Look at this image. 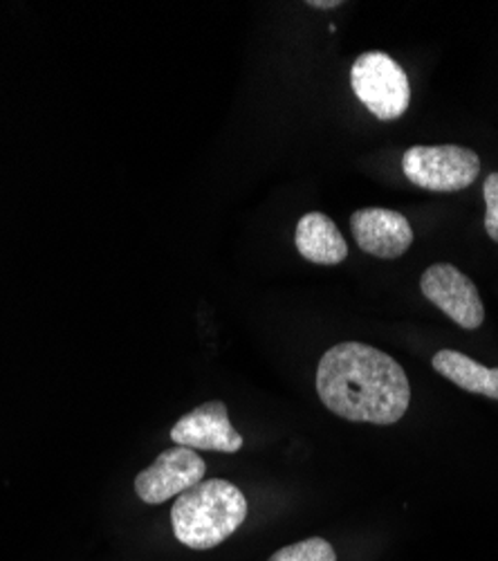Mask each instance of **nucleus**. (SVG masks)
<instances>
[{
  "label": "nucleus",
  "instance_id": "9",
  "mask_svg": "<svg viewBox=\"0 0 498 561\" xmlns=\"http://www.w3.org/2000/svg\"><path fill=\"white\" fill-rule=\"evenodd\" d=\"M297 252L314 265H339L348 256V245L335 220L322 211L301 216L294 231Z\"/></svg>",
  "mask_w": 498,
  "mask_h": 561
},
{
  "label": "nucleus",
  "instance_id": "3",
  "mask_svg": "<svg viewBox=\"0 0 498 561\" xmlns=\"http://www.w3.org/2000/svg\"><path fill=\"white\" fill-rule=\"evenodd\" d=\"M350 85L355 98L382 122H395L409 111V77L386 53L359 55L350 68Z\"/></svg>",
  "mask_w": 498,
  "mask_h": 561
},
{
  "label": "nucleus",
  "instance_id": "13",
  "mask_svg": "<svg viewBox=\"0 0 498 561\" xmlns=\"http://www.w3.org/2000/svg\"><path fill=\"white\" fill-rule=\"evenodd\" d=\"M308 8H316V10H335V8H341V0H308Z\"/></svg>",
  "mask_w": 498,
  "mask_h": 561
},
{
  "label": "nucleus",
  "instance_id": "12",
  "mask_svg": "<svg viewBox=\"0 0 498 561\" xmlns=\"http://www.w3.org/2000/svg\"><path fill=\"white\" fill-rule=\"evenodd\" d=\"M483 198H485V231L487 237L498 243V171L489 173L483 184Z\"/></svg>",
  "mask_w": 498,
  "mask_h": 561
},
{
  "label": "nucleus",
  "instance_id": "7",
  "mask_svg": "<svg viewBox=\"0 0 498 561\" xmlns=\"http://www.w3.org/2000/svg\"><path fill=\"white\" fill-rule=\"evenodd\" d=\"M171 440L194 451L236 454L243 449V436L232 427L230 411L220 400L205 402L179 417L171 430Z\"/></svg>",
  "mask_w": 498,
  "mask_h": 561
},
{
  "label": "nucleus",
  "instance_id": "8",
  "mask_svg": "<svg viewBox=\"0 0 498 561\" xmlns=\"http://www.w3.org/2000/svg\"><path fill=\"white\" fill-rule=\"evenodd\" d=\"M350 231L357 248L375 259H399L414 245L412 222L395 209H357L350 216Z\"/></svg>",
  "mask_w": 498,
  "mask_h": 561
},
{
  "label": "nucleus",
  "instance_id": "1",
  "mask_svg": "<svg viewBox=\"0 0 498 561\" xmlns=\"http://www.w3.org/2000/svg\"><path fill=\"white\" fill-rule=\"evenodd\" d=\"M316 396L348 423L395 425L412 404L404 368L384 351L344 342L326 351L316 366Z\"/></svg>",
  "mask_w": 498,
  "mask_h": 561
},
{
  "label": "nucleus",
  "instance_id": "5",
  "mask_svg": "<svg viewBox=\"0 0 498 561\" xmlns=\"http://www.w3.org/2000/svg\"><path fill=\"white\" fill-rule=\"evenodd\" d=\"M422 295L465 331H478L485 308L474 280L451 263H436L420 278Z\"/></svg>",
  "mask_w": 498,
  "mask_h": 561
},
{
  "label": "nucleus",
  "instance_id": "10",
  "mask_svg": "<svg viewBox=\"0 0 498 561\" xmlns=\"http://www.w3.org/2000/svg\"><path fill=\"white\" fill-rule=\"evenodd\" d=\"M431 366L449 382L459 389L489 400H498V368L483 366L459 351H438L431 359Z\"/></svg>",
  "mask_w": 498,
  "mask_h": 561
},
{
  "label": "nucleus",
  "instance_id": "4",
  "mask_svg": "<svg viewBox=\"0 0 498 561\" xmlns=\"http://www.w3.org/2000/svg\"><path fill=\"white\" fill-rule=\"evenodd\" d=\"M402 171L412 184L427 192H463L480 175L476 151L456 145L412 147L402 156Z\"/></svg>",
  "mask_w": 498,
  "mask_h": 561
},
{
  "label": "nucleus",
  "instance_id": "6",
  "mask_svg": "<svg viewBox=\"0 0 498 561\" xmlns=\"http://www.w3.org/2000/svg\"><path fill=\"white\" fill-rule=\"evenodd\" d=\"M207 474L205 460L189 447L175 445L162 451L135 479V492L149 505H160L196 488Z\"/></svg>",
  "mask_w": 498,
  "mask_h": 561
},
{
  "label": "nucleus",
  "instance_id": "2",
  "mask_svg": "<svg viewBox=\"0 0 498 561\" xmlns=\"http://www.w3.org/2000/svg\"><path fill=\"white\" fill-rule=\"evenodd\" d=\"M247 499L234 483L224 479L200 481L173 503V535L192 550H209L230 539L247 519Z\"/></svg>",
  "mask_w": 498,
  "mask_h": 561
},
{
  "label": "nucleus",
  "instance_id": "11",
  "mask_svg": "<svg viewBox=\"0 0 498 561\" xmlns=\"http://www.w3.org/2000/svg\"><path fill=\"white\" fill-rule=\"evenodd\" d=\"M267 561H337V552L326 539L310 537L277 550Z\"/></svg>",
  "mask_w": 498,
  "mask_h": 561
}]
</instances>
